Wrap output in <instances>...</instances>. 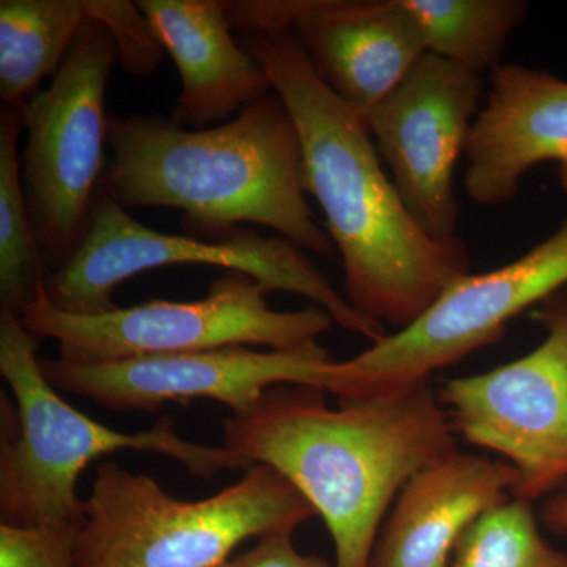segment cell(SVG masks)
<instances>
[{
  "instance_id": "6da1fadb",
  "label": "cell",
  "mask_w": 567,
  "mask_h": 567,
  "mask_svg": "<svg viewBox=\"0 0 567 567\" xmlns=\"http://www.w3.org/2000/svg\"><path fill=\"white\" fill-rule=\"evenodd\" d=\"M245 33V50L262 62L297 125L305 189L341 254L346 300L369 322L409 327L470 274L464 240H436L416 223L383 171L368 121L320 80L292 33Z\"/></svg>"
},
{
  "instance_id": "7a4b0ae2",
  "label": "cell",
  "mask_w": 567,
  "mask_h": 567,
  "mask_svg": "<svg viewBox=\"0 0 567 567\" xmlns=\"http://www.w3.org/2000/svg\"><path fill=\"white\" fill-rule=\"evenodd\" d=\"M324 402L323 390L274 386L223 424V446L286 477L323 518L336 567H369L386 511L424 466L457 451L429 382Z\"/></svg>"
},
{
  "instance_id": "3957f363",
  "label": "cell",
  "mask_w": 567,
  "mask_h": 567,
  "mask_svg": "<svg viewBox=\"0 0 567 567\" xmlns=\"http://www.w3.org/2000/svg\"><path fill=\"white\" fill-rule=\"evenodd\" d=\"M107 147L102 186L125 208L182 212L186 234L251 223L303 251H333L306 200L300 134L275 91L204 130L162 115L110 117Z\"/></svg>"
},
{
  "instance_id": "277c9868",
  "label": "cell",
  "mask_w": 567,
  "mask_h": 567,
  "mask_svg": "<svg viewBox=\"0 0 567 567\" xmlns=\"http://www.w3.org/2000/svg\"><path fill=\"white\" fill-rule=\"evenodd\" d=\"M39 339L20 317L0 309V374L14 402L0 409V517L24 528H80L84 499L78 477L96 458L117 451L163 454L194 476L248 470L224 446L183 439L164 416L148 431L118 432L92 420L69 402L44 375L37 357Z\"/></svg>"
},
{
  "instance_id": "5b68a950",
  "label": "cell",
  "mask_w": 567,
  "mask_h": 567,
  "mask_svg": "<svg viewBox=\"0 0 567 567\" xmlns=\"http://www.w3.org/2000/svg\"><path fill=\"white\" fill-rule=\"evenodd\" d=\"M312 516L308 499L267 465L189 502L152 476L103 462L84 499L78 567H221L249 537L293 535Z\"/></svg>"
},
{
  "instance_id": "8992f818",
  "label": "cell",
  "mask_w": 567,
  "mask_h": 567,
  "mask_svg": "<svg viewBox=\"0 0 567 567\" xmlns=\"http://www.w3.org/2000/svg\"><path fill=\"white\" fill-rule=\"evenodd\" d=\"M167 265L241 271L268 292L282 290L308 298L350 333L372 342L386 336L385 327L358 315L344 293L292 241L279 235L262 237L244 227L197 235L158 233L134 219L102 185L84 241L62 267L51 271L43 293L66 315H104L117 308L112 293L126 279Z\"/></svg>"
},
{
  "instance_id": "52a82bcc",
  "label": "cell",
  "mask_w": 567,
  "mask_h": 567,
  "mask_svg": "<svg viewBox=\"0 0 567 567\" xmlns=\"http://www.w3.org/2000/svg\"><path fill=\"white\" fill-rule=\"evenodd\" d=\"M267 289L241 271L213 279L205 297L193 301L151 300L96 316L66 315L41 293L20 317L37 339L58 342L59 358L106 363L140 357L208 352L233 346L297 350L317 344L336 323L317 305L275 311Z\"/></svg>"
},
{
  "instance_id": "ba28073f",
  "label": "cell",
  "mask_w": 567,
  "mask_h": 567,
  "mask_svg": "<svg viewBox=\"0 0 567 567\" xmlns=\"http://www.w3.org/2000/svg\"><path fill=\"white\" fill-rule=\"evenodd\" d=\"M114 35L89 17L50 85L24 104L22 182L33 230L51 271L76 252L104 174L106 89Z\"/></svg>"
},
{
  "instance_id": "9c48e42d",
  "label": "cell",
  "mask_w": 567,
  "mask_h": 567,
  "mask_svg": "<svg viewBox=\"0 0 567 567\" xmlns=\"http://www.w3.org/2000/svg\"><path fill=\"white\" fill-rule=\"evenodd\" d=\"M567 286V219L513 262L458 276L420 319L338 361V399L393 393L494 344L507 323Z\"/></svg>"
},
{
  "instance_id": "30bf717a",
  "label": "cell",
  "mask_w": 567,
  "mask_h": 567,
  "mask_svg": "<svg viewBox=\"0 0 567 567\" xmlns=\"http://www.w3.org/2000/svg\"><path fill=\"white\" fill-rule=\"evenodd\" d=\"M546 338L483 374L446 380L439 399L456 434L517 472L513 498L533 503L567 483V290L533 312Z\"/></svg>"
},
{
  "instance_id": "8fae6325",
  "label": "cell",
  "mask_w": 567,
  "mask_h": 567,
  "mask_svg": "<svg viewBox=\"0 0 567 567\" xmlns=\"http://www.w3.org/2000/svg\"><path fill=\"white\" fill-rule=\"evenodd\" d=\"M55 390L82 395L115 412L155 413L167 402H219L233 416L246 415L268 390L301 385L333 390L336 365L322 346L262 350L249 346L208 352L140 357L106 363L40 360Z\"/></svg>"
},
{
  "instance_id": "7c38bea8",
  "label": "cell",
  "mask_w": 567,
  "mask_h": 567,
  "mask_svg": "<svg viewBox=\"0 0 567 567\" xmlns=\"http://www.w3.org/2000/svg\"><path fill=\"white\" fill-rule=\"evenodd\" d=\"M483 92V74L425 52L365 118L406 208L440 241L458 237L454 169Z\"/></svg>"
},
{
  "instance_id": "4fadbf2b",
  "label": "cell",
  "mask_w": 567,
  "mask_h": 567,
  "mask_svg": "<svg viewBox=\"0 0 567 567\" xmlns=\"http://www.w3.org/2000/svg\"><path fill=\"white\" fill-rule=\"evenodd\" d=\"M241 32H290L320 80L368 118L427 52L405 0H238Z\"/></svg>"
},
{
  "instance_id": "5bb4252c",
  "label": "cell",
  "mask_w": 567,
  "mask_h": 567,
  "mask_svg": "<svg viewBox=\"0 0 567 567\" xmlns=\"http://www.w3.org/2000/svg\"><path fill=\"white\" fill-rule=\"evenodd\" d=\"M465 192L486 207L509 203L524 175L555 163L567 194V81L529 66H496L465 151Z\"/></svg>"
},
{
  "instance_id": "9a60e30c",
  "label": "cell",
  "mask_w": 567,
  "mask_h": 567,
  "mask_svg": "<svg viewBox=\"0 0 567 567\" xmlns=\"http://www.w3.org/2000/svg\"><path fill=\"white\" fill-rule=\"evenodd\" d=\"M506 461L454 451L424 466L399 492L369 567H451L466 529L513 496Z\"/></svg>"
},
{
  "instance_id": "2e32d148",
  "label": "cell",
  "mask_w": 567,
  "mask_h": 567,
  "mask_svg": "<svg viewBox=\"0 0 567 567\" xmlns=\"http://www.w3.org/2000/svg\"><path fill=\"white\" fill-rule=\"evenodd\" d=\"M136 6L181 74L171 115L178 125L210 128L274 92L262 62L234 40L224 0H140Z\"/></svg>"
},
{
  "instance_id": "e0dca14e",
  "label": "cell",
  "mask_w": 567,
  "mask_h": 567,
  "mask_svg": "<svg viewBox=\"0 0 567 567\" xmlns=\"http://www.w3.org/2000/svg\"><path fill=\"white\" fill-rule=\"evenodd\" d=\"M89 0L0 2V99L21 106L61 69L82 25Z\"/></svg>"
},
{
  "instance_id": "ac0fdd59",
  "label": "cell",
  "mask_w": 567,
  "mask_h": 567,
  "mask_svg": "<svg viewBox=\"0 0 567 567\" xmlns=\"http://www.w3.org/2000/svg\"><path fill=\"white\" fill-rule=\"evenodd\" d=\"M24 104L0 110V303L18 317L43 293L51 274L33 230L20 159Z\"/></svg>"
},
{
  "instance_id": "d6986e66",
  "label": "cell",
  "mask_w": 567,
  "mask_h": 567,
  "mask_svg": "<svg viewBox=\"0 0 567 567\" xmlns=\"http://www.w3.org/2000/svg\"><path fill=\"white\" fill-rule=\"evenodd\" d=\"M425 50L483 74L502 65L507 39L527 20L524 0H405Z\"/></svg>"
},
{
  "instance_id": "ffe728a7",
  "label": "cell",
  "mask_w": 567,
  "mask_h": 567,
  "mask_svg": "<svg viewBox=\"0 0 567 567\" xmlns=\"http://www.w3.org/2000/svg\"><path fill=\"white\" fill-rule=\"evenodd\" d=\"M451 567H567V555L540 535L532 503L509 498L466 529Z\"/></svg>"
},
{
  "instance_id": "44dd1931",
  "label": "cell",
  "mask_w": 567,
  "mask_h": 567,
  "mask_svg": "<svg viewBox=\"0 0 567 567\" xmlns=\"http://www.w3.org/2000/svg\"><path fill=\"white\" fill-rule=\"evenodd\" d=\"M93 20L110 28L117 43L123 69L134 74H148L162 62V44L151 22L136 6L126 0H89Z\"/></svg>"
},
{
  "instance_id": "7402d4cb",
  "label": "cell",
  "mask_w": 567,
  "mask_h": 567,
  "mask_svg": "<svg viewBox=\"0 0 567 567\" xmlns=\"http://www.w3.org/2000/svg\"><path fill=\"white\" fill-rule=\"evenodd\" d=\"M80 528L0 525V567H78Z\"/></svg>"
},
{
  "instance_id": "603a6c76",
  "label": "cell",
  "mask_w": 567,
  "mask_h": 567,
  "mask_svg": "<svg viewBox=\"0 0 567 567\" xmlns=\"http://www.w3.org/2000/svg\"><path fill=\"white\" fill-rule=\"evenodd\" d=\"M221 567H333L316 555H301L292 535H270L257 539L256 546L233 557ZM336 567V566H334Z\"/></svg>"
},
{
  "instance_id": "cb8c5ba5",
  "label": "cell",
  "mask_w": 567,
  "mask_h": 567,
  "mask_svg": "<svg viewBox=\"0 0 567 567\" xmlns=\"http://www.w3.org/2000/svg\"><path fill=\"white\" fill-rule=\"evenodd\" d=\"M540 522L555 535H567V488L548 496L540 507Z\"/></svg>"
}]
</instances>
